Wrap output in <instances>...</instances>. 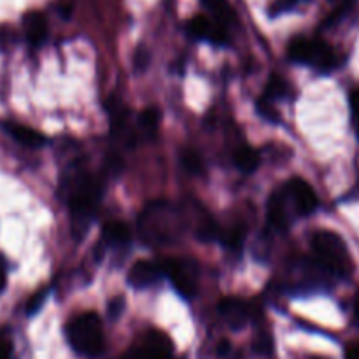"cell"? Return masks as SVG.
<instances>
[{
	"label": "cell",
	"mask_w": 359,
	"mask_h": 359,
	"mask_svg": "<svg viewBox=\"0 0 359 359\" xmlns=\"http://www.w3.org/2000/svg\"><path fill=\"white\" fill-rule=\"evenodd\" d=\"M63 193L67 195L72 231L76 237H83L97 216L98 202L102 196V184L95 175L77 170L63 179Z\"/></svg>",
	"instance_id": "cell-1"
},
{
	"label": "cell",
	"mask_w": 359,
	"mask_h": 359,
	"mask_svg": "<svg viewBox=\"0 0 359 359\" xmlns=\"http://www.w3.org/2000/svg\"><path fill=\"white\" fill-rule=\"evenodd\" d=\"M139 233L149 245H165L174 242L181 233L177 209L165 202H153L139 217Z\"/></svg>",
	"instance_id": "cell-2"
},
{
	"label": "cell",
	"mask_w": 359,
	"mask_h": 359,
	"mask_svg": "<svg viewBox=\"0 0 359 359\" xmlns=\"http://www.w3.org/2000/svg\"><path fill=\"white\" fill-rule=\"evenodd\" d=\"M312 249L319 265L335 277H347L353 273L354 265L346 242L339 233L330 230H319L312 237Z\"/></svg>",
	"instance_id": "cell-3"
},
{
	"label": "cell",
	"mask_w": 359,
	"mask_h": 359,
	"mask_svg": "<svg viewBox=\"0 0 359 359\" xmlns=\"http://www.w3.org/2000/svg\"><path fill=\"white\" fill-rule=\"evenodd\" d=\"M67 339L70 347L81 356L97 358L105 349L102 321L95 312H83L76 316L67 326Z\"/></svg>",
	"instance_id": "cell-4"
},
{
	"label": "cell",
	"mask_w": 359,
	"mask_h": 359,
	"mask_svg": "<svg viewBox=\"0 0 359 359\" xmlns=\"http://www.w3.org/2000/svg\"><path fill=\"white\" fill-rule=\"evenodd\" d=\"M290 58L302 65H311L319 72H330L337 65L335 49L319 39H294L290 44Z\"/></svg>",
	"instance_id": "cell-5"
},
{
	"label": "cell",
	"mask_w": 359,
	"mask_h": 359,
	"mask_svg": "<svg viewBox=\"0 0 359 359\" xmlns=\"http://www.w3.org/2000/svg\"><path fill=\"white\" fill-rule=\"evenodd\" d=\"M163 273L172 283L174 290L182 298L189 300L196 294L198 287V265L189 258H168L161 262Z\"/></svg>",
	"instance_id": "cell-6"
},
{
	"label": "cell",
	"mask_w": 359,
	"mask_h": 359,
	"mask_svg": "<svg viewBox=\"0 0 359 359\" xmlns=\"http://www.w3.org/2000/svg\"><path fill=\"white\" fill-rule=\"evenodd\" d=\"M283 193L286 196V202L290 205L291 212L297 214V216H309V214H312L318 209L319 200L316 196L314 189L302 177L291 179L283 188Z\"/></svg>",
	"instance_id": "cell-7"
},
{
	"label": "cell",
	"mask_w": 359,
	"mask_h": 359,
	"mask_svg": "<svg viewBox=\"0 0 359 359\" xmlns=\"http://www.w3.org/2000/svg\"><path fill=\"white\" fill-rule=\"evenodd\" d=\"M188 34L195 39L210 42L214 46H224L228 42L226 32L223 30V25L212 21L207 16H195L188 23Z\"/></svg>",
	"instance_id": "cell-8"
},
{
	"label": "cell",
	"mask_w": 359,
	"mask_h": 359,
	"mask_svg": "<svg viewBox=\"0 0 359 359\" xmlns=\"http://www.w3.org/2000/svg\"><path fill=\"white\" fill-rule=\"evenodd\" d=\"M217 311H219L224 323H226L231 330H235V332L245 328L249 319H251V309H249L248 304H245L244 300H241V298H223V300L219 302V305H217Z\"/></svg>",
	"instance_id": "cell-9"
},
{
	"label": "cell",
	"mask_w": 359,
	"mask_h": 359,
	"mask_svg": "<svg viewBox=\"0 0 359 359\" xmlns=\"http://www.w3.org/2000/svg\"><path fill=\"white\" fill-rule=\"evenodd\" d=\"M165 277L163 266L161 263L154 262H137L135 265L130 269L128 272V283L130 286L137 287V290H146V287L154 286L158 280H161Z\"/></svg>",
	"instance_id": "cell-10"
},
{
	"label": "cell",
	"mask_w": 359,
	"mask_h": 359,
	"mask_svg": "<svg viewBox=\"0 0 359 359\" xmlns=\"http://www.w3.org/2000/svg\"><path fill=\"white\" fill-rule=\"evenodd\" d=\"M291 214H293V212H291L290 205H287L286 196H284L283 189H280V191L273 193L272 198H270V202H269V221H270V224H272L276 230L286 231L287 228H290L291 219H293V216H291Z\"/></svg>",
	"instance_id": "cell-11"
},
{
	"label": "cell",
	"mask_w": 359,
	"mask_h": 359,
	"mask_svg": "<svg viewBox=\"0 0 359 359\" xmlns=\"http://www.w3.org/2000/svg\"><path fill=\"white\" fill-rule=\"evenodd\" d=\"M23 30L28 44L42 46L48 37V21L39 11H30L23 16Z\"/></svg>",
	"instance_id": "cell-12"
},
{
	"label": "cell",
	"mask_w": 359,
	"mask_h": 359,
	"mask_svg": "<svg viewBox=\"0 0 359 359\" xmlns=\"http://www.w3.org/2000/svg\"><path fill=\"white\" fill-rule=\"evenodd\" d=\"M142 347L147 351L151 359H170L172 351H174L170 339H168L165 333L156 332V330L147 333L146 339H144Z\"/></svg>",
	"instance_id": "cell-13"
},
{
	"label": "cell",
	"mask_w": 359,
	"mask_h": 359,
	"mask_svg": "<svg viewBox=\"0 0 359 359\" xmlns=\"http://www.w3.org/2000/svg\"><path fill=\"white\" fill-rule=\"evenodd\" d=\"M6 130L16 142L32 147V149H37V147H42L46 144V137L42 133H39L37 130L30 128V126L18 125V123H7Z\"/></svg>",
	"instance_id": "cell-14"
},
{
	"label": "cell",
	"mask_w": 359,
	"mask_h": 359,
	"mask_svg": "<svg viewBox=\"0 0 359 359\" xmlns=\"http://www.w3.org/2000/svg\"><path fill=\"white\" fill-rule=\"evenodd\" d=\"M102 237L105 244L111 248H126L132 241V231L121 221H111L102 230Z\"/></svg>",
	"instance_id": "cell-15"
},
{
	"label": "cell",
	"mask_w": 359,
	"mask_h": 359,
	"mask_svg": "<svg viewBox=\"0 0 359 359\" xmlns=\"http://www.w3.org/2000/svg\"><path fill=\"white\" fill-rule=\"evenodd\" d=\"M233 161H235V165H237L238 170L244 172V174H251V172H255L256 168H258L259 154L256 153L252 147L242 146L241 149L235 151Z\"/></svg>",
	"instance_id": "cell-16"
},
{
	"label": "cell",
	"mask_w": 359,
	"mask_h": 359,
	"mask_svg": "<svg viewBox=\"0 0 359 359\" xmlns=\"http://www.w3.org/2000/svg\"><path fill=\"white\" fill-rule=\"evenodd\" d=\"M202 2L203 6L210 11L214 20H216L219 25H226L233 20V13H231L226 0H202Z\"/></svg>",
	"instance_id": "cell-17"
},
{
	"label": "cell",
	"mask_w": 359,
	"mask_h": 359,
	"mask_svg": "<svg viewBox=\"0 0 359 359\" xmlns=\"http://www.w3.org/2000/svg\"><path fill=\"white\" fill-rule=\"evenodd\" d=\"M290 93V86L280 76L270 77L269 84L265 88V100H283Z\"/></svg>",
	"instance_id": "cell-18"
},
{
	"label": "cell",
	"mask_w": 359,
	"mask_h": 359,
	"mask_svg": "<svg viewBox=\"0 0 359 359\" xmlns=\"http://www.w3.org/2000/svg\"><path fill=\"white\" fill-rule=\"evenodd\" d=\"M137 125H139L140 132L146 133L147 137L154 135L158 125H160V112L154 107H147L146 111L139 114V123H137Z\"/></svg>",
	"instance_id": "cell-19"
},
{
	"label": "cell",
	"mask_w": 359,
	"mask_h": 359,
	"mask_svg": "<svg viewBox=\"0 0 359 359\" xmlns=\"http://www.w3.org/2000/svg\"><path fill=\"white\" fill-rule=\"evenodd\" d=\"M181 163L189 174H202L203 172V163H202V158L191 149H184L181 153Z\"/></svg>",
	"instance_id": "cell-20"
},
{
	"label": "cell",
	"mask_w": 359,
	"mask_h": 359,
	"mask_svg": "<svg viewBox=\"0 0 359 359\" xmlns=\"http://www.w3.org/2000/svg\"><path fill=\"white\" fill-rule=\"evenodd\" d=\"M242 242H244V230L242 228H235L230 233L224 235V244L230 249H241Z\"/></svg>",
	"instance_id": "cell-21"
},
{
	"label": "cell",
	"mask_w": 359,
	"mask_h": 359,
	"mask_svg": "<svg viewBox=\"0 0 359 359\" xmlns=\"http://www.w3.org/2000/svg\"><path fill=\"white\" fill-rule=\"evenodd\" d=\"M104 168L109 175H118L119 172L123 170V160L118 156V154H109V156L105 158Z\"/></svg>",
	"instance_id": "cell-22"
},
{
	"label": "cell",
	"mask_w": 359,
	"mask_h": 359,
	"mask_svg": "<svg viewBox=\"0 0 359 359\" xmlns=\"http://www.w3.org/2000/svg\"><path fill=\"white\" fill-rule=\"evenodd\" d=\"M255 351L258 354H270L273 351V342L269 335H259L258 339L255 340Z\"/></svg>",
	"instance_id": "cell-23"
},
{
	"label": "cell",
	"mask_w": 359,
	"mask_h": 359,
	"mask_svg": "<svg viewBox=\"0 0 359 359\" xmlns=\"http://www.w3.org/2000/svg\"><path fill=\"white\" fill-rule=\"evenodd\" d=\"M123 309H125V298L116 297V298H112L111 302H109L107 312H109V316H111L112 319H118L119 314L123 312Z\"/></svg>",
	"instance_id": "cell-24"
},
{
	"label": "cell",
	"mask_w": 359,
	"mask_h": 359,
	"mask_svg": "<svg viewBox=\"0 0 359 359\" xmlns=\"http://www.w3.org/2000/svg\"><path fill=\"white\" fill-rule=\"evenodd\" d=\"M149 62H151L149 51H147L144 46H140V48L135 51V69L144 70L147 65H149Z\"/></svg>",
	"instance_id": "cell-25"
},
{
	"label": "cell",
	"mask_w": 359,
	"mask_h": 359,
	"mask_svg": "<svg viewBox=\"0 0 359 359\" xmlns=\"http://www.w3.org/2000/svg\"><path fill=\"white\" fill-rule=\"evenodd\" d=\"M351 109H353V121L359 139V88L351 93Z\"/></svg>",
	"instance_id": "cell-26"
},
{
	"label": "cell",
	"mask_w": 359,
	"mask_h": 359,
	"mask_svg": "<svg viewBox=\"0 0 359 359\" xmlns=\"http://www.w3.org/2000/svg\"><path fill=\"white\" fill-rule=\"evenodd\" d=\"M46 294H48V293H46V291H41V293H37L34 298H32L30 302H28V307H27V314H28V316L37 314L39 309H41L42 304H44Z\"/></svg>",
	"instance_id": "cell-27"
},
{
	"label": "cell",
	"mask_w": 359,
	"mask_h": 359,
	"mask_svg": "<svg viewBox=\"0 0 359 359\" xmlns=\"http://www.w3.org/2000/svg\"><path fill=\"white\" fill-rule=\"evenodd\" d=\"M119 359H151V356L147 354V351L144 349L142 346H139V347L135 346V347H130V349L126 351V353L123 354Z\"/></svg>",
	"instance_id": "cell-28"
},
{
	"label": "cell",
	"mask_w": 359,
	"mask_h": 359,
	"mask_svg": "<svg viewBox=\"0 0 359 359\" xmlns=\"http://www.w3.org/2000/svg\"><path fill=\"white\" fill-rule=\"evenodd\" d=\"M13 354V344L7 337L0 335V359H11Z\"/></svg>",
	"instance_id": "cell-29"
},
{
	"label": "cell",
	"mask_w": 359,
	"mask_h": 359,
	"mask_svg": "<svg viewBox=\"0 0 359 359\" xmlns=\"http://www.w3.org/2000/svg\"><path fill=\"white\" fill-rule=\"evenodd\" d=\"M294 4H297V0H280V2H277L276 6H273L272 14H280V13H284V11L293 9Z\"/></svg>",
	"instance_id": "cell-30"
},
{
	"label": "cell",
	"mask_w": 359,
	"mask_h": 359,
	"mask_svg": "<svg viewBox=\"0 0 359 359\" xmlns=\"http://www.w3.org/2000/svg\"><path fill=\"white\" fill-rule=\"evenodd\" d=\"M346 359H359V340H353L346 346Z\"/></svg>",
	"instance_id": "cell-31"
},
{
	"label": "cell",
	"mask_w": 359,
	"mask_h": 359,
	"mask_svg": "<svg viewBox=\"0 0 359 359\" xmlns=\"http://www.w3.org/2000/svg\"><path fill=\"white\" fill-rule=\"evenodd\" d=\"M7 284V270H6V262H4V258L0 256V291L6 287Z\"/></svg>",
	"instance_id": "cell-32"
},
{
	"label": "cell",
	"mask_w": 359,
	"mask_h": 359,
	"mask_svg": "<svg viewBox=\"0 0 359 359\" xmlns=\"http://www.w3.org/2000/svg\"><path fill=\"white\" fill-rule=\"evenodd\" d=\"M228 351H230V342H228V340H223V342L219 344V347H217V353H219V356H226Z\"/></svg>",
	"instance_id": "cell-33"
},
{
	"label": "cell",
	"mask_w": 359,
	"mask_h": 359,
	"mask_svg": "<svg viewBox=\"0 0 359 359\" xmlns=\"http://www.w3.org/2000/svg\"><path fill=\"white\" fill-rule=\"evenodd\" d=\"M354 311H356V321H358V325H359V293H358V297H356V305H354Z\"/></svg>",
	"instance_id": "cell-34"
},
{
	"label": "cell",
	"mask_w": 359,
	"mask_h": 359,
	"mask_svg": "<svg viewBox=\"0 0 359 359\" xmlns=\"http://www.w3.org/2000/svg\"><path fill=\"white\" fill-rule=\"evenodd\" d=\"M312 359H328V358H321V356H316V358H312Z\"/></svg>",
	"instance_id": "cell-35"
}]
</instances>
